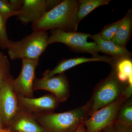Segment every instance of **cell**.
Here are the masks:
<instances>
[{"mask_svg":"<svg viewBox=\"0 0 132 132\" xmlns=\"http://www.w3.org/2000/svg\"><path fill=\"white\" fill-rule=\"evenodd\" d=\"M20 73L12 81V85L18 95L29 98H34L33 84L35 78L36 69L39 65V60L22 59Z\"/></svg>","mask_w":132,"mask_h":132,"instance_id":"cell-9","label":"cell"},{"mask_svg":"<svg viewBox=\"0 0 132 132\" xmlns=\"http://www.w3.org/2000/svg\"><path fill=\"white\" fill-rule=\"evenodd\" d=\"M7 129L10 132H46L38 123L34 114L22 110Z\"/></svg>","mask_w":132,"mask_h":132,"instance_id":"cell-13","label":"cell"},{"mask_svg":"<svg viewBox=\"0 0 132 132\" xmlns=\"http://www.w3.org/2000/svg\"><path fill=\"white\" fill-rule=\"evenodd\" d=\"M73 132H86L85 130V126L84 124L81 125L79 127L75 130Z\"/></svg>","mask_w":132,"mask_h":132,"instance_id":"cell-25","label":"cell"},{"mask_svg":"<svg viewBox=\"0 0 132 132\" xmlns=\"http://www.w3.org/2000/svg\"><path fill=\"white\" fill-rule=\"evenodd\" d=\"M132 93L127 88L125 93L115 101L95 112L84 123L86 132H100L114 123L119 109L131 97Z\"/></svg>","mask_w":132,"mask_h":132,"instance_id":"cell-6","label":"cell"},{"mask_svg":"<svg viewBox=\"0 0 132 132\" xmlns=\"http://www.w3.org/2000/svg\"><path fill=\"white\" fill-rule=\"evenodd\" d=\"M24 0H0V15L6 21L11 16H17Z\"/></svg>","mask_w":132,"mask_h":132,"instance_id":"cell-18","label":"cell"},{"mask_svg":"<svg viewBox=\"0 0 132 132\" xmlns=\"http://www.w3.org/2000/svg\"><path fill=\"white\" fill-rule=\"evenodd\" d=\"M90 38L97 44L100 52L110 55L113 59H131V53L126 47L118 46L112 41L104 40L99 33L92 35Z\"/></svg>","mask_w":132,"mask_h":132,"instance_id":"cell-14","label":"cell"},{"mask_svg":"<svg viewBox=\"0 0 132 132\" xmlns=\"http://www.w3.org/2000/svg\"><path fill=\"white\" fill-rule=\"evenodd\" d=\"M100 132H132V127L128 126L116 121Z\"/></svg>","mask_w":132,"mask_h":132,"instance_id":"cell-23","label":"cell"},{"mask_svg":"<svg viewBox=\"0 0 132 132\" xmlns=\"http://www.w3.org/2000/svg\"><path fill=\"white\" fill-rule=\"evenodd\" d=\"M92 35L90 34L78 32H66L59 29L51 30L48 36V45L55 43L65 44L72 51L79 53L90 54L94 57H98L100 52L95 42H88V38Z\"/></svg>","mask_w":132,"mask_h":132,"instance_id":"cell-5","label":"cell"},{"mask_svg":"<svg viewBox=\"0 0 132 132\" xmlns=\"http://www.w3.org/2000/svg\"><path fill=\"white\" fill-rule=\"evenodd\" d=\"M94 61L105 62L111 65L113 61L112 57L106 56H101L98 57L87 58L84 57H74L64 59L60 62L57 65L51 70L47 69L43 74V78H49L57 74L64 73L65 71L79 64Z\"/></svg>","mask_w":132,"mask_h":132,"instance_id":"cell-12","label":"cell"},{"mask_svg":"<svg viewBox=\"0 0 132 132\" xmlns=\"http://www.w3.org/2000/svg\"><path fill=\"white\" fill-rule=\"evenodd\" d=\"M129 85L119 80L116 71L112 68L109 75L101 80L94 89L90 100L91 107L89 117L97 110L119 98Z\"/></svg>","mask_w":132,"mask_h":132,"instance_id":"cell-3","label":"cell"},{"mask_svg":"<svg viewBox=\"0 0 132 132\" xmlns=\"http://www.w3.org/2000/svg\"><path fill=\"white\" fill-rule=\"evenodd\" d=\"M48 11L46 0H24L16 19L24 26L33 24Z\"/></svg>","mask_w":132,"mask_h":132,"instance_id":"cell-11","label":"cell"},{"mask_svg":"<svg viewBox=\"0 0 132 132\" xmlns=\"http://www.w3.org/2000/svg\"><path fill=\"white\" fill-rule=\"evenodd\" d=\"M48 34L46 31H33L30 34L17 41L11 40L8 48L11 60L27 59L39 60L48 46Z\"/></svg>","mask_w":132,"mask_h":132,"instance_id":"cell-4","label":"cell"},{"mask_svg":"<svg viewBox=\"0 0 132 132\" xmlns=\"http://www.w3.org/2000/svg\"><path fill=\"white\" fill-rule=\"evenodd\" d=\"M10 131L8 129H7L4 126L3 123L1 118L0 116V132H8Z\"/></svg>","mask_w":132,"mask_h":132,"instance_id":"cell-24","label":"cell"},{"mask_svg":"<svg viewBox=\"0 0 132 132\" xmlns=\"http://www.w3.org/2000/svg\"><path fill=\"white\" fill-rule=\"evenodd\" d=\"M13 77L10 73V64L7 56L0 52V88L5 80Z\"/></svg>","mask_w":132,"mask_h":132,"instance_id":"cell-20","label":"cell"},{"mask_svg":"<svg viewBox=\"0 0 132 132\" xmlns=\"http://www.w3.org/2000/svg\"><path fill=\"white\" fill-rule=\"evenodd\" d=\"M41 90L51 92L60 102H65L70 96L69 82L64 73L49 78L38 79L35 77L33 82V91Z\"/></svg>","mask_w":132,"mask_h":132,"instance_id":"cell-8","label":"cell"},{"mask_svg":"<svg viewBox=\"0 0 132 132\" xmlns=\"http://www.w3.org/2000/svg\"><path fill=\"white\" fill-rule=\"evenodd\" d=\"M132 29V10H128L121 19L120 24L112 41L116 45L126 47L131 38Z\"/></svg>","mask_w":132,"mask_h":132,"instance_id":"cell-15","label":"cell"},{"mask_svg":"<svg viewBox=\"0 0 132 132\" xmlns=\"http://www.w3.org/2000/svg\"><path fill=\"white\" fill-rule=\"evenodd\" d=\"M10 132V131H9V132Z\"/></svg>","mask_w":132,"mask_h":132,"instance_id":"cell-26","label":"cell"},{"mask_svg":"<svg viewBox=\"0 0 132 132\" xmlns=\"http://www.w3.org/2000/svg\"><path fill=\"white\" fill-rule=\"evenodd\" d=\"M111 1L110 0H78L77 17L79 23L94 10L100 6L108 5Z\"/></svg>","mask_w":132,"mask_h":132,"instance_id":"cell-17","label":"cell"},{"mask_svg":"<svg viewBox=\"0 0 132 132\" xmlns=\"http://www.w3.org/2000/svg\"><path fill=\"white\" fill-rule=\"evenodd\" d=\"M123 125L132 127V100L127 99L121 106L117 113L116 121Z\"/></svg>","mask_w":132,"mask_h":132,"instance_id":"cell-19","label":"cell"},{"mask_svg":"<svg viewBox=\"0 0 132 132\" xmlns=\"http://www.w3.org/2000/svg\"><path fill=\"white\" fill-rule=\"evenodd\" d=\"M111 66L116 71L117 77L119 80L132 85L131 59H113Z\"/></svg>","mask_w":132,"mask_h":132,"instance_id":"cell-16","label":"cell"},{"mask_svg":"<svg viewBox=\"0 0 132 132\" xmlns=\"http://www.w3.org/2000/svg\"><path fill=\"white\" fill-rule=\"evenodd\" d=\"M120 20L105 26L99 33L102 39L106 41H112L120 24Z\"/></svg>","mask_w":132,"mask_h":132,"instance_id":"cell-21","label":"cell"},{"mask_svg":"<svg viewBox=\"0 0 132 132\" xmlns=\"http://www.w3.org/2000/svg\"><path fill=\"white\" fill-rule=\"evenodd\" d=\"M13 79V77L6 80L0 88V116L7 129L21 110L18 94L12 85Z\"/></svg>","mask_w":132,"mask_h":132,"instance_id":"cell-7","label":"cell"},{"mask_svg":"<svg viewBox=\"0 0 132 132\" xmlns=\"http://www.w3.org/2000/svg\"><path fill=\"white\" fill-rule=\"evenodd\" d=\"M18 97L21 110L34 115L53 112L60 103L57 97L53 94L45 95L36 98L19 95Z\"/></svg>","mask_w":132,"mask_h":132,"instance_id":"cell-10","label":"cell"},{"mask_svg":"<svg viewBox=\"0 0 132 132\" xmlns=\"http://www.w3.org/2000/svg\"><path fill=\"white\" fill-rule=\"evenodd\" d=\"M90 101L82 106L61 113L36 114V119L46 132H73L89 117Z\"/></svg>","mask_w":132,"mask_h":132,"instance_id":"cell-2","label":"cell"},{"mask_svg":"<svg viewBox=\"0 0 132 132\" xmlns=\"http://www.w3.org/2000/svg\"><path fill=\"white\" fill-rule=\"evenodd\" d=\"M6 21L0 15V48L8 49L10 46L11 40H10L7 32Z\"/></svg>","mask_w":132,"mask_h":132,"instance_id":"cell-22","label":"cell"},{"mask_svg":"<svg viewBox=\"0 0 132 132\" xmlns=\"http://www.w3.org/2000/svg\"><path fill=\"white\" fill-rule=\"evenodd\" d=\"M78 0H64L48 11L38 21L32 24L33 31H46L59 29L66 32H76L79 22Z\"/></svg>","mask_w":132,"mask_h":132,"instance_id":"cell-1","label":"cell"}]
</instances>
